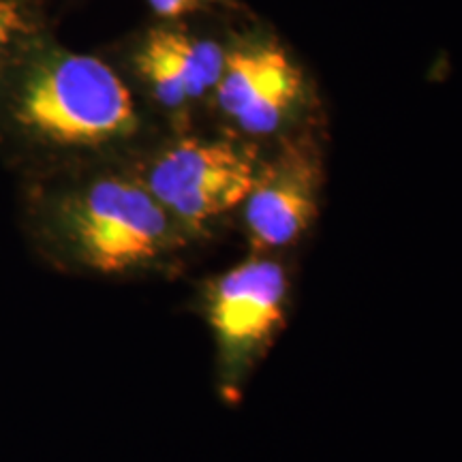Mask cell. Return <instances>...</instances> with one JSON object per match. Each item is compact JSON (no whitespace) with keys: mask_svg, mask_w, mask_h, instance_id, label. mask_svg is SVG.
Returning a JSON list of instances; mask_svg holds the SVG:
<instances>
[{"mask_svg":"<svg viewBox=\"0 0 462 462\" xmlns=\"http://www.w3.org/2000/svg\"><path fill=\"white\" fill-rule=\"evenodd\" d=\"M45 229L69 262L103 276L146 270L187 236L146 184L129 176H99L62 190L45 206Z\"/></svg>","mask_w":462,"mask_h":462,"instance_id":"6da1fadb","label":"cell"},{"mask_svg":"<svg viewBox=\"0 0 462 462\" xmlns=\"http://www.w3.org/2000/svg\"><path fill=\"white\" fill-rule=\"evenodd\" d=\"M14 114L39 140L60 146H97L137 126L123 79L84 54H50L34 62L17 84Z\"/></svg>","mask_w":462,"mask_h":462,"instance_id":"7a4b0ae2","label":"cell"},{"mask_svg":"<svg viewBox=\"0 0 462 462\" xmlns=\"http://www.w3.org/2000/svg\"><path fill=\"white\" fill-rule=\"evenodd\" d=\"M287 304L285 268L262 253L206 285L201 309L215 340L218 390L227 402L242 396L251 373L279 337Z\"/></svg>","mask_w":462,"mask_h":462,"instance_id":"3957f363","label":"cell"},{"mask_svg":"<svg viewBox=\"0 0 462 462\" xmlns=\"http://www.w3.org/2000/svg\"><path fill=\"white\" fill-rule=\"evenodd\" d=\"M255 171L253 154L234 143L182 140L150 163L142 182L190 234L245 204Z\"/></svg>","mask_w":462,"mask_h":462,"instance_id":"277c9868","label":"cell"},{"mask_svg":"<svg viewBox=\"0 0 462 462\" xmlns=\"http://www.w3.org/2000/svg\"><path fill=\"white\" fill-rule=\"evenodd\" d=\"M321 171L310 150L291 146L257 167L245 199L246 234L257 253H273L298 242L319 206Z\"/></svg>","mask_w":462,"mask_h":462,"instance_id":"5b68a950","label":"cell"},{"mask_svg":"<svg viewBox=\"0 0 462 462\" xmlns=\"http://www.w3.org/2000/svg\"><path fill=\"white\" fill-rule=\"evenodd\" d=\"M217 101L240 129L265 135L282 125L296 106L302 79L276 45H253L225 56Z\"/></svg>","mask_w":462,"mask_h":462,"instance_id":"8992f818","label":"cell"},{"mask_svg":"<svg viewBox=\"0 0 462 462\" xmlns=\"http://www.w3.org/2000/svg\"><path fill=\"white\" fill-rule=\"evenodd\" d=\"M223 67L218 45L173 31H154L137 56V69L167 107H180L217 88Z\"/></svg>","mask_w":462,"mask_h":462,"instance_id":"52a82bcc","label":"cell"},{"mask_svg":"<svg viewBox=\"0 0 462 462\" xmlns=\"http://www.w3.org/2000/svg\"><path fill=\"white\" fill-rule=\"evenodd\" d=\"M26 11L20 0H0V54L28 31Z\"/></svg>","mask_w":462,"mask_h":462,"instance_id":"ba28073f","label":"cell"},{"mask_svg":"<svg viewBox=\"0 0 462 462\" xmlns=\"http://www.w3.org/2000/svg\"><path fill=\"white\" fill-rule=\"evenodd\" d=\"M148 3L154 9V14L163 17H178L187 14V11L201 7V5L217 3V0H148Z\"/></svg>","mask_w":462,"mask_h":462,"instance_id":"9c48e42d","label":"cell"}]
</instances>
